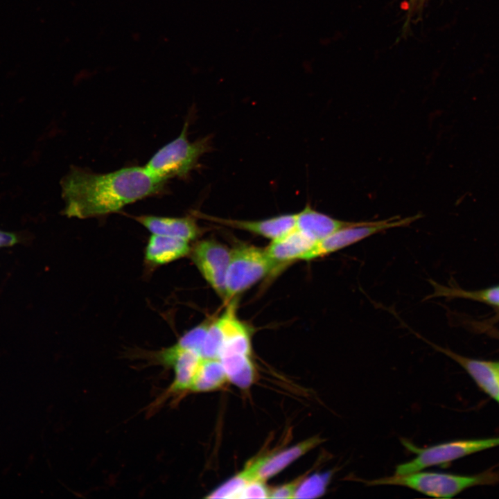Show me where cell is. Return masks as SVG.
I'll list each match as a JSON object with an SVG mask.
<instances>
[{
    "instance_id": "obj_21",
    "label": "cell",
    "mask_w": 499,
    "mask_h": 499,
    "mask_svg": "<svg viewBox=\"0 0 499 499\" xmlns=\"http://www.w3.org/2000/svg\"><path fill=\"white\" fill-rule=\"evenodd\" d=\"M222 345V331L218 318L209 326L200 351L202 357L219 358Z\"/></svg>"
},
{
    "instance_id": "obj_25",
    "label": "cell",
    "mask_w": 499,
    "mask_h": 499,
    "mask_svg": "<svg viewBox=\"0 0 499 499\" xmlns=\"http://www.w3.org/2000/svg\"><path fill=\"white\" fill-rule=\"evenodd\" d=\"M495 363H496V369H497V371H498V373L499 375V362H495Z\"/></svg>"
},
{
    "instance_id": "obj_5",
    "label": "cell",
    "mask_w": 499,
    "mask_h": 499,
    "mask_svg": "<svg viewBox=\"0 0 499 499\" xmlns=\"http://www.w3.org/2000/svg\"><path fill=\"white\" fill-rule=\"evenodd\" d=\"M277 266L265 250L249 245L234 248L226 277L225 300L246 290Z\"/></svg>"
},
{
    "instance_id": "obj_19",
    "label": "cell",
    "mask_w": 499,
    "mask_h": 499,
    "mask_svg": "<svg viewBox=\"0 0 499 499\" xmlns=\"http://www.w3.org/2000/svg\"><path fill=\"white\" fill-rule=\"evenodd\" d=\"M434 292L428 298L444 297L462 298L479 301L499 308V285L477 290H466L456 287L446 286L430 281Z\"/></svg>"
},
{
    "instance_id": "obj_12",
    "label": "cell",
    "mask_w": 499,
    "mask_h": 499,
    "mask_svg": "<svg viewBox=\"0 0 499 499\" xmlns=\"http://www.w3.org/2000/svg\"><path fill=\"white\" fill-rule=\"evenodd\" d=\"M134 218L152 234L163 235L191 241L198 237L201 229L191 217L171 218L151 215L134 216Z\"/></svg>"
},
{
    "instance_id": "obj_11",
    "label": "cell",
    "mask_w": 499,
    "mask_h": 499,
    "mask_svg": "<svg viewBox=\"0 0 499 499\" xmlns=\"http://www.w3.org/2000/svg\"><path fill=\"white\" fill-rule=\"evenodd\" d=\"M223 335V345L220 357L233 353L251 355L249 331L236 314L235 303L231 302L218 318Z\"/></svg>"
},
{
    "instance_id": "obj_14",
    "label": "cell",
    "mask_w": 499,
    "mask_h": 499,
    "mask_svg": "<svg viewBox=\"0 0 499 499\" xmlns=\"http://www.w3.org/2000/svg\"><path fill=\"white\" fill-rule=\"evenodd\" d=\"M189 241L175 237L152 234L145 250V260L152 265H161L189 254Z\"/></svg>"
},
{
    "instance_id": "obj_23",
    "label": "cell",
    "mask_w": 499,
    "mask_h": 499,
    "mask_svg": "<svg viewBox=\"0 0 499 499\" xmlns=\"http://www.w3.org/2000/svg\"><path fill=\"white\" fill-rule=\"evenodd\" d=\"M304 476L305 474L292 482L270 489L269 498H295L297 489Z\"/></svg>"
},
{
    "instance_id": "obj_20",
    "label": "cell",
    "mask_w": 499,
    "mask_h": 499,
    "mask_svg": "<svg viewBox=\"0 0 499 499\" xmlns=\"http://www.w3.org/2000/svg\"><path fill=\"white\" fill-rule=\"evenodd\" d=\"M336 469L315 473L309 476L305 474L295 495V498H315L326 492Z\"/></svg>"
},
{
    "instance_id": "obj_24",
    "label": "cell",
    "mask_w": 499,
    "mask_h": 499,
    "mask_svg": "<svg viewBox=\"0 0 499 499\" xmlns=\"http://www.w3.org/2000/svg\"><path fill=\"white\" fill-rule=\"evenodd\" d=\"M27 240V233L8 231L0 229V249L12 247L18 244L25 243Z\"/></svg>"
},
{
    "instance_id": "obj_15",
    "label": "cell",
    "mask_w": 499,
    "mask_h": 499,
    "mask_svg": "<svg viewBox=\"0 0 499 499\" xmlns=\"http://www.w3.org/2000/svg\"><path fill=\"white\" fill-rule=\"evenodd\" d=\"M353 223V222L340 220L320 213L309 205L296 213V228L316 242Z\"/></svg>"
},
{
    "instance_id": "obj_18",
    "label": "cell",
    "mask_w": 499,
    "mask_h": 499,
    "mask_svg": "<svg viewBox=\"0 0 499 499\" xmlns=\"http://www.w3.org/2000/svg\"><path fill=\"white\" fill-rule=\"evenodd\" d=\"M229 382L241 389L249 388L256 380V371L250 356L233 353L219 358Z\"/></svg>"
},
{
    "instance_id": "obj_9",
    "label": "cell",
    "mask_w": 499,
    "mask_h": 499,
    "mask_svg": "<svg viewBox=\"0 0 499 499\" xmlns=\"http://www.w3.org/2000/svg\"><path fill=\"white\" fill-rule=\"evenodd\" d=\"M201 218L225 226L245 230L264 238L277 239L296 227V213L283 214L259 220L220 218L202 214Z\"/></svg>"
},
{
    "instance_id": "obj_22",
    "label": "cell",
    "mask_w": 499,
    "mask_h": 499,
    "mask_svg": "<svg viewBox=\"0 0 499 499\" xmlns=\"http://www.w3.org/2000/svg\"><path fill=\"white\" fill-rule=\"evenodd\" d=\"M270 489L265 481L255 478L243 489L238 498H269Z\"/></svg>"
},
{
    "instance_id": "obj_8",
    "label": "cell",
    "mask_w": 499,
    "mask_h": 499,
    "mask_svg": "<svg viewBox=\"0 0 499 499\" xmlns=\"http://www.w3.org/2000/svg\"><path fill=\"white\" fill-rule=\"evenodd\" d=\"M416 335L436 350L455 361L469 374L484 392L494 400L499 401V375L495 362L465 357L448 349L436 345L417 333Z\"/></svg>"
},
{
    "instance_id": "obj_27",
    "label": "cell",
    "mask_w": 499,
    "mask_h": 499,
    "mask_svg": "<svg viewBox=\"0 0 499 499\" xmlns=\"http://www.w3.org/2000/svg\"><path fill=\"white\" fill-rule=\"evenodd\" d=\"M499 402V401H498Z\"/></svg>"
},
{
    "instance_id": "obj_17",
    "label": "cell",
    "mask_w": 499,
    "mask_h": 499,
    "mask_svg": "<svg viewBox=\"0 0 499 499\" xmlns=\"http://www.w3.org/2000/svg\"><path fill=\"white\" fill-rule=\"evenodd\" d=\"M260 456L249 464L239 473L212 491L207 498H238L245 487L252 480L258 478L259 469L266 459Z\"/></svg>"
},
{
    "instance_id": "obj_4",
    "label": "cell",
    "mask_w": 499,
    "mask_h": 499,
    "mask_svg": "<svg viewBox=\"0 0 499 499\" xmlns=\"http://www.w3.org/2000/svg\"><path fill=\"white\" fill-rule=\"evenodd\" d=\"M188 123L180 134L160 148L145 168L155 177L166 181L172 177H185L194 168L200 157L209 148L207 139L194 142L187 137Z\"/></svg>"
},
{
    "instance_id": "obj_3",
    "label": "cell",
    "mask_w": 499,
    "mask_h": 499,
    "mask_svg": "<svg viewBox=\"0 0 499 499\" xmlns=\"http://www.w3.org/2000/svg\"><path fill=\"white\" fill-rule=\"evenodd\" d=\"M402 444L415 457L410 461L398 464L396 474H406L422 471L434 466H443L469 455L499 446V437L459 439L420 448L403 439Z\"/></svg>"
},
{
    "instance_id": "obj_16",
    "label": "cell",
    "mask_w": 499,
    "mask_h": 499,
    "mask_svg": "<svg viewBox=\"0 0 499 499\" xmlns=\"http://www.w3.org/2000/svg\"><path fill=\"white\" fill-rule=\"evenodd\" d=\"M227 382L228 377L219 358H202L189 393L216 391Z\"/></svg>"
},
{
    "instance_id": "obj_6",
    "label": "cell",
    "mask_w": 499,
    "mask_h": 499,
    "mask_svg": "<svg viewBox=\"0 0 499 499\" xmlns=\"http://www.w3.org/2000/svg\"><path fill=\"white\" fill-rule=\"evenodd\" d=\"M420 216L405 218H392L380 221L353 222L327 237L317 241L300 260L311 261L321 258L358 243L388 229L409 225Z\"/></svg>"
},
{
    "instance_id": "obj_7",
    "label": "cell",
    "mask_w": 499,
    "mask_h": 499,
    "mask_svg": "<svg viewBox=\"0 0 499 499\" xmlns=\"http://www.w3.org/2000/svg\"><path fill=\"white\" fill-rule=\"evenodd\" d=\"M189 255L204 279L225 300L231 250L214 240H202L191 248Z\"/></svg>"
},
{
    "instance_id": "obj_2",
    "label": "cell",
    "mask_w": 499,
    "mask_h": 499,
    "mask_svg": "<svg viewBox=\"0 0 499 499\" xmlns=\"http://www.w3.org/2000/svg\"><path fill=\"white\" fill-rule=\"evenodd\" d=\"M354 480L370 487H405L430 497L450 498L469 488L498 482L499 475L493 471L463 475L422 470L406 474L394 473L377 479L364 480L354 478Z\"/></svg>"
},
{
    "instance_id": "obj_10",
    "label": "cell",
    "mask_w": 499,
    "mask_h": 499,
    "mask_svg": "<svg viewBox=\"0 0 499 499\" xmlns=\"http://www.w3.org/2000/svg\"><path fill=\"white\" fill-rule=\"evenodd\" d=\"M316 243L295 227L285 235L272 240L265 250L270 260L278 266L294 260H300Z\"/></svg>"
},
{
    "instance_id": "obj_26",
    "label": "cell",
    "mask_w": 499,
    "mask_h": 499,
    "mask_svg": "<svg viewBox=\"0 0 499 499\" xmlns=\"http://www.w3.org/2000/svg\"><path fill=\"white\" fill-rule=\"evenodd\" d=\"M412 1H414V0H412ZM416 1H417V0H416Z\"/></svg>"
},
{
    "instance_id": "obj_1",
    "label": "cell",
    "mask_w": 499,
    "mask_h": 499,
    "mask_svg": "<svg viewBox=\"0 0 499 499\" xmlns=\"http://www.w3.org/2000/svg\"><path fill=\"white\" fill-rule=\"evenodd\" d=\"M166 182L144 167H125L105 174L72 168L62 179V214L87 218L116 212L125 206L159 193Z\"/></svg>"
},
{
    "instance_id": "obj_13",
    "label": "cell",
    "mask_w": 499,
    "mask_h": 499,
    "mask_svg": "<svg viewBox=\"0 0 499 499\" xmlns=\"http://www.w3.org/2000/svg\"><path fill=\"white\" fill-rule=\"evenodd\" d=\"M325 441L326 439L319 435H315L279 453L267 455L264 463L259 469L258 478L266 481L274 477Z\"/></svg>"
}]
</instances>
